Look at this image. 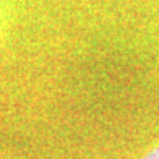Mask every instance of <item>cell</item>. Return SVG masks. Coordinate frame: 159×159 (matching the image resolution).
<instances>
[{
  "instance_id": "6da1fadb",
  "label": "cell",
  "mask_w": 159,
  "mask_h": 159,
  "mask_svg": "<svg viewBox=\"0 0 159 159\" xmlns=\"http://www.w3.org/2000/svg\"><path fill=\"white\" fill-rule=\"evenodd\" d=\"M136 159H159V141H156L153 146L148 148L146 151H143Z\"/></svg>"
}]
</instances>
